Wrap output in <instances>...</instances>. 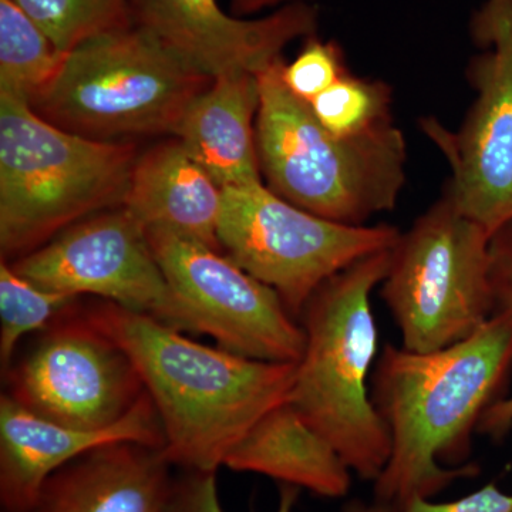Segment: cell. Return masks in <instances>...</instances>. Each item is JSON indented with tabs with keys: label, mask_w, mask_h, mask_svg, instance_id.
<instances>
[{
	"label": "cell",
	"mask_w": 512,
	"mask_h": 512,
	"mask_svg": "<svg viewBox=\"0 0 512 512\" xmlns=\"http://www.w3.org/2000/svg\"><path fill=\"white\" fill-rule=\"evenodd\" d=\"M512 369V315L497 313L470 338L436 352L386 345L376 363L372 400L392 439L375 498L402 510L430 500L477 467H444L470 451L471 434Z\"/></svg>",
	"instance_id": "6da1fadb"
},
{
	"label": "cell",
	"mask_w": 512,
	"mask_h": 512,
	"mask_svg": "<svg viewBox=\"0 0 512 512\" xmlns=\"http://www.w3.org/2000/svg\"><path fill=\"white\" fill-rule=\"evenodd\" d=\"M82 312L133 360L163 424L165 457L183 471H217L256 421L289 400L296 363L210 348L109 301Z\"/></svg>",
	"instance_id": "7a4b0ae2"
},
{
	"label": "cell",
	"mask_w": 512,
	"mask_h": 512,
	"mask_svg": "<svg viewBox=\"0 0 512 512\" xmlns=\"http://www.w3.org/2000/svg\"><path fill=\"white\" fill-rule=\"evenodd\" d=\"M284 57L258 74L255 141L266 187L302 210L360 227L393 211L407 181L409 148L393 119L340 137L282 79Z\"/></svg>",
	"instance_id": "3957f363"
},
{
	"label": "cell",
	"mask_w": 512,
	"mask_h": 512,
	"mask_svg": "<svg viewBox=\"0 0 512 512\" xmlns=\"http://www.w3.org/2000/svg\"><path fill=\"white\" fill-rule=\"evenodd\" d=\"M392 249L376 252L328 279L299 315L305 350L289 402L336 448L350 471L375 483L392 439L367 387L377 353L373 289L389 272Z\"/></svg>",
	"instance_id": "277c9868"
},
{
	"label": "cell",
	"mask_w": 512,
	"mask_h": 512,
	"mask_svg": "<svg viewBox=\"0 0 512 512\" xmlns=\"http://www.w3.org/2000/svg\"><path fill=\"white\" fill-rule=\"evenodd\" d=\"M136 148L76 136L29 101L0 93V254L43 247L77 222L123 207Z\"/></svg>",
	"instance_id": "5b68a950"
},
{
	"label": "cell",
	"mask_w": 512,
	"mask_h": 512,
	"mask_svg": "<svg viewBox=\"0 0 512 512\" xmlns=\"http://www.w3.org/2000/svg\"><path fill=\"white\" fill-rule=\"evenodd\" d=\"M211 82L133 26L74 47L30 106L76 136L124 141L174 134Z\"/></svg>",
	"instance_id": "8992f818"
},
{
	"label": "cell",
	"mask_w": 512,
	"mask_h": 512,
	"mask_svg": "<svg viewBox=\"0 0 512 512\" xmlns=\"http://www.w3.org/2000/svg\"><path fill=\"white\" fill-rule=\"evenodd\" d=\"M491 238L446 194L400 234L380 293L404 349H446L493 318Z\"/></svg>",
	"instance_id": "52a82bcc"
},
{
	"label": "cell",
	"mask_w": 512,
	"mask_h": 512,
	"mask_svg": "<svg viewBox=\"0 0 512 512\" xmlns=\"http://www.w3.org/2000/svg\"><path fill=\"white\" fill-rule=\"evenodd\" d=\"M400 234L389 224L352 227L325 220L264 183L224 188L218 224L225 255L274 289L296 319L328 279L359 259L392 249Z\"/></svg>",
	"instance_id": "ba28073f"
},
{
	"label": "cell",
	"mask_w": 512,
	"mask_h": 512,
	"mask_svg": "<svg viewBox=\"0 0 512 512\" xmlns=\"http://www.w3.org/2000/svg\"><path fill=\"white\" fill-rule=\"evenodd\" d=\"M470 36L473 106L457 130L429 117L421 128L450 167L444 194L494 235L512 221V0H483Z\"/></svg>",
	"instance_id": "9c48e42d"
},
{
	"label": "cell",
	"mask_w": 512,
	"mask_h": 512,
	"mask_svg": "<svg viewBox=\"0 0 512 512\" xmlns=\"http://www.w3.org/2000/svg\"><path fill=\"white\" fill-rule=\"evenodd\" d=\"M73 306L3 372L6 396L29 412L82 430L119 423L144 396L126 350Z\"/></svg>",
	"instance_id": "30bf717a"
},
{
	"label": "cell",
	"mask_w": 512,
	"mask_h": 512,
	"mask_svg": "<svg viewBox=\"0 0 512 512\" xmlns=\"http://www.w3.org/2000/svg\"><path fill=\"white\" fill-rule=\"evenodd\" d=\"M146 232L192 333L249 359L299 363L305 332L274 289L217 249L164 228Z\"/></svg>",
	"instance_id": "8fae6325"
},
{
	"label": "cell",
	"mask_w": 512,
	"mask_h": 512,
	"mask_svg": "<svg viewBox=\"0 0 512 512\" xmlns=\"http://www.w3.org/2000/svg\"><path fill=\"white\" fill-rule=\"evenodd\" d=\"M10 265L47 291L97 296L191 332L187 312L158 264L146 228L124 207L77 222Z\"/></svg>",
	"instance_id": "7c38bea8"
},
{
	"label": "cell",
	"mask_w": 512,
	"mask_h": 512,
	"mask_svg": "<svg viewBox=\"0 0 512 512\" xmlns=\"http://www.w3.org/2000/svg\"><path fill=\"white\" fill-rule=\"evenodd\" d=\"M131 18L136 28L210 79L264 72L292 42L315 36L319 26L312 3L244 19L225 12L218 0H131Z\"/></svg>",
	"instance_id": "4fadbf2b"
},
{
	"label": "cell",
	"mask_w": 512,
	"mask_h": 512,
	"mask_svg": "<svg viewBox=\"0 0 512 512\" xmlns=\"http://www.w3.org/2000/svg\"><path fill=\"white\" fill-rule=\"evenodd\" d=\"M134 441L164 448V430L148 393L119 423L100 430L63 426L0 399V503L3 512H30L47 478L96 448Z\"/></svg>",
	"instance_id": "5bb4252c"
},
{
	"label": "cell",
	"mask_w": 512,
	"mask_h": 512,
	"mask_svg": "<svg viewBox=\"0 0 512 512\" xmlns=\"http://www.w3.org/2000/svg\"><path fill=\"white\" fill-rule=\"evenodd\" d=\"M163 448L121 441L47 478L30 512H164L174 477Z\"/></svg>",
	"instance_id": "9a60e30c"
},
{
	"label": "cell",
	"mask_w": 512,
	"mask_h": 512,
	"mask_svg": "<svg viewBox=\"0 0 512 512\" xmlns=\"http://www.w3.org/2000/svg\"><path fill=\"white\" fill-rule=\"evenodd\" d=\"M222 200L224 190L175 138L137 158L123 207L144 228L168 229L222 252Z\"/></svg>",
	"instance_id": "2e32d148"
},
{
	"label": "cell",
	"mask_w": 512,
	"mask_h": 512,
	"mask_svg": "<svg viewBox=\"0 0 512 512\" xmlns=\"http://www.w3.org/2000/svg\"><path fill=\"white\" fill-rule=\"evenodd\" d=\"M258 74L212 79L195 97L173 136L222 190L262 183L255 141Z\"/></svg>",
	"instance_id": "e0dca14e"
},
{
	"label": "cell",
	"mask_w": 512,
	"mask_h": 512,
	"mask_svg": "<svg viewBox=\"0 0 512 512\" xmlns=\"http://www.w3.org/2000/svg\"><path fill=\"white\" fill-rule=\"evenodd\" d=\"M224 466L326 498L346 497L352 487L350 468L336 448L302 419L289 400L256 421L229 451Z\"/></svg>",
	"instance_id": "ac0fdd59"
},
{
	"label": "cell",
	"mask_w": 512,
	"mask_h": 512,
	"mask_svg": "<svg viewBox=\"0 0 512 512\" xmlns=\"http://www.w3.org/2000/svg\"><path fill=\"white\" fill-rule=\"evenodd\" d=\"M64 56L15 0H0V93L32 104L55 79Z\"/></svg>",
	"instance_id": "d6986e66"
},
{
	"label": "cell",
	"mask_w": 512,
	"mask_h": 512,
	"mask_svg": "<svg viewBox=\"0 0 512 512\" xmlns=\"http://www.w3.org/2000/svg\"><path fill=\"white\" fill-rule=\"evenodd\" d=\"M63 55L87 40L133 28L131 0H15Z\"/></svg>",
	"instance_id": "ffe728a7"
},
{
	"label": "cell",
	"mask_w": 512,
	"mask_h": 512,
	"mask_svg": "<svg viewBox=\"0 0 512 512\" xmlns=\"http://www.w3.org/2000/svg\"><path fill=\"white\" fill-rule=\"evenodd\" d=\"M76 296L47 291L18 274L10 262H0V363L2 373L15 360L20 340L45 330L72 309Z\"/></svg>",
	"instance_id": "44dd1931"
},
{
	"label": "cell",
	"mask_w": 512,
	"mask_h": 512,
	"mask_svg": "<svg viewBox=\"0 0 512 512\" xmlns=\"http://www.w3.org/2000/svg\"><path fill=\"white\" fill-rule=\"evenodd\" d=\"M392 101L393 90L389 84L348 73L309 106L329 133L349 137L392 120Z\"/></svg>",
	"instance_id": "7402d4cb"
},
{
	"label": "cell",
	"mask_w": 512,
	"mask_h": 512,
	"mask_svg": "<svg viewBox=\"0 0 512 512\" xmlns=\"http://www.w3.org/2000/svg\"><path fill=\"white\" fill-rule=\"evenodd\" d=\"M348 73L338 43L325 42L316 35L308 37L295 60L282 67L286 87L306 103H311Z\"/></svg>",
	"instance_id": "603a6c76"
},
{
	"label": "cell",
	"mask_w": 512,
	"mask_h": 512,
	"mask_svg": "<svg viewBox=\"0 0 512 512\" xmlns=\"http://www.w3.org/2000/svg\"><path fill=\"white\" fill-rule=\"evenodd\" d=\"M400 512H512V494L504 493L497 484L490 483L450 503L414 498Z\"/></svg>",
	"instance_id": "cb8c5ba5"
},
{
	"label": "cell",
	"mask_w": 512,
	"mask_h": 512,
	"mask_svg": "<svg viewBox=\"0 0 512 512\" xmlns=\"http://www.w3.org/2000/svg\"><path fill=\"white\" fill-rule=\"evenodd\" d=\"M491 286L494 315H512V221L491 238Z\"/></svg>",
	"instance_id": "d4e9b609"
},
{
	"label": "cell",
	"mask_w": 512,
	"mask_h": 512,
	"mask_svg": "<svg viewBox=\"0 0 512 512\" xmlns=\"http://www.w3.org/2000/svg\"><path fill=\"white\" fill-rule=\"evenodd\" d=\"M512 426V397L510 399L497 400L488 407L487 412L481 417L478 430L481 433L498 439L504 436Z\"/></svg>",
	"instance_id": "484cf974"
},
{
	"label": "cell",
	"mask_w": 512,
	"mask_h": 512,
	"mask_svg": "<svg viewBox=\"0 0 512 512\" xmlns=\"http://www.w3.org/2000/svg\"><path fill=\"white\" fill-rule=\"evenodd\" d=\"M312 0H229V10L238 18L255 15L261 10L282 8L292 3H311Z\"/></svg>",
	"instance_id": "4316f807"
},
{
	"label": "cell",
	"mask_w": 512,
	"mask_h": 512,
	"mask_svg": "<svg viewBox=\"0 0 512 512\" xmlns=\"http://www.w3.org/2000/svg\"><path fill=\"white\" fill-rule=\"evenodd\" d=\"M342 512H400L393 505L383 503V501L373 500L370 503L363 500H352L343 507Z\"/></svg>",
	"instance_id": "83f0119b"
},
{
	"label": "cell",
	"mask_w": 512,
	"mask_h": 512,
	"mask_svg": "<svg viewBox=\"0 0 512 512\" xmlns=\"http://www.w3.org/2000/svg\"><path fill=\"white\" fill-rule=\"evenodd\" d=\"M164 512H165V510H164Z\"/></svg>",
	"instance_id": "f1b7e54d"
}]
</instances>
